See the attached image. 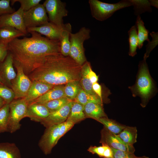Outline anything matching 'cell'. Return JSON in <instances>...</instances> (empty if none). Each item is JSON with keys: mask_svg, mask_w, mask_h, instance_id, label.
<instances>
[{"mask_svg": "<svg viewBox=\"0 0 158 158\" xmlns=\"http://www.w3.org/2000/svg\"><path fill=\"white\" fill-rule=\"evenodd\" d=\"M6 104L3 99L0 97V108Z\"/></svg>", "mask_w": 158, "mask_h": 158, "instance_id": "45", "label": "cell"}, {"mask_svg": "<svg viewBox=\"0 0 158 158\" xmlns=\"http://www.w3.org/2000/svg\"><path fill=\"white\" fill-rule=\"evenodd\" d=\"M151 6H152L158 8V0H149Z\"/></svg>", "mask_w": 158, "mask_h": 158, "instance_id": "44", "label": "cell"}, {"mask_svg": "<svg viewBox=\"0 0 158 158\" xmlns=\"http://www.w3.org/2000/svg\"><path fill=\"white\" fill-rule=\"evenodd\" d=\"M88 77L92 84L97 82L98 80V76L92 70L91 68L88 74Z\"/></svg>", "mask_w": 158, "mask_h": 158, "instance_id": "43", "label": "cell"}, {"mask_svg": "<svg viewBox=\"0 0 158 158\" xmlns=\"http://www.w3.org/2000/svg\"><path fill=\"white\" fill-rule=\"evenodd\" d=\"M50 113L43 104L37 103L28 104L26 117L31 120L41 123L50 114Z\"/></svg>", "mask_w": 158, "mask_h": 158, "instance_id": "17", "label": "cell"}, {"mask_svg": "<svg viewBox=\"0 0 158 158\" xmlns=\"http://www.w3.org/2000/svg\"><path fill=\"white\" fill-rule=\"evenodd\" d=\"M10 0H0V16L11 14L15 11L10 5Z\"/></svg>", "mask_w": 158, "mask_h": 158, "instance_id": "38", "label": "cell"}, {"mask_svg": "<svg viewBox=\"0 0 158 158\" xmlns=\"http://www.w3.org/2000/svg\"><path fill=\"white\" fill-rule=\"evenodd\" d=\"M137 158H149L145 156H143L140 157H137Z\"/></svg>", "mask_w": 158, "mask_h": 158, "instance_id": "46", "label": "cell"}, {"mask_svg": "<svg viewBox=\"0 0 158 158\" xmlns=\"http://www.w3.org/2000/svg\"><path fill=\"white\" fill-rule=\"evenodd\" d=\"M30 87L23 98L28 104L52 88L54 85L37 80L32 81Z\"/></svg>", "mask_w": 158, "mask_h": 158, "instance_id": "16", "label": "cell"}, {"mask_svg": "<svg viewBox=\"0 0 158 158\" xmlns=\"http://www.w3.org/2000/svg\"><path fill=\"white\" fill-rule=\"evenodd\" d=\"M64 26V24L60 27L48 22L39 26L28 28L27 30L28 32H36L50 40L59 41Z\"/></svg>", "mask_w": 158, "mask_h": 158, "instance_id": "14", "label": "cell"}, {"mask_svg": "<svg viewBox=\"0 0 158 158\" xmlns=\"http://www.w3.org/2000/svg\"><path fill=\"white\" fill-rule=\"evenodd\" d=\"M111 148L114 158H137V157L133 153Z\"/></svg>", "mask_w": 158, "mask_h": 158, "instance_id": "39", "label": "cell"}, {"mask_svg": "<svg viewBox=\"0 0 158 158\" xmlns=\"http://www.w3.org/2000/svg\"><path fill=\"white\" fill-rule=\"evenodd\" d=\"M86 118L84 106L73 101L70 113L66 120L71 121L75 124Z\"/></svg>", "mask_w": 158, "mask_h": 158, "instance_id": "24", "label": "cell"}, {"mask_svg": "<svg viewBox=\"0 0 158 158\" xmlns=\"http://www.w3.org/2000/svg\"><path fill=\"white\" fill-rule=\"evenodd\" d=\"M84 112L86 118H90L96 120L103 117H107L103 107V105L90 102L84 106Z\"/></svg>", "mask_w": 158, "mask_h": 158, "instance_id": "21", "label": "cell"}, {"mask_svg": "<svg viewBox=\"0 0 158 158\" xmlns=\"http://www.w3.org/2000/svg\"><path fill=\"white\" fill-rule=\"evenodd\" d=\"M8 52L7 45L0 43V63L5 59Z\"/></svg>", "mask_w": 158, "mask_h": 158, "instance_id": "41", "label": "cell"}, {"mask_svg": "<svg viewBox=\"0 0 158 158\" xmlns=\"http://www.w3.org/2000/svg\"><path fill=\"white\" fill-rule=\"evenodd\" d=\"M41 0H10L13 5L16 2H19L21 8L24 11H27L40 4Z\"/></svg>", "mask_w": 158, "mask_h": 158, "instance_id": "36", "label": "cell"}, {"mask_svg": "<svg viewBox=\"0 0 158 158\" xmlns=\"http://www.w3.org/2000/svg\"><path fill=\"white\" fill-rule=\"evenodd\" d=\"M30 37L16 38L7 45L13 62L23 69L28 76L39 66L47 56L60 53L59 40H50L34 32Z\"/></svg>", "mask_w": 158, "mask_h": 158, "instance_id": "1", "label": "cell"}, {"mask_svg": "<svg viewBox=\"0 0 158 158\" xmlns=\"http://www.w3.org/2000/svg\"><path fill=\"white\" fill-rule=\"evenodd\" d=\"M61 123L46 128L38 142V145L43 153L50 154L52 149L57 143V139Z\"/></svg>", "mask_w": 158, "mask_h": 158, "instance_id": "10", "label": "cell"}, {"mask_svg": "<svg viewBox=\"0 0 158 158\" xmlns=\"http://www.w3.org/2000/svg\"><path fill=\"white\" fill-rule=\"evenodd\" d=\"M0 158H21L20 150L14 143H0Z\"/></svg>", "mask_w": 158, "mask_h": 158, "instance_id": "22", "label": "cell"}, {"mask_svg": "<svg viewBox=\"0 0 158 158\" xmlns=\"http://www.w3.org/2000/svg\"><path fill=\"white\" fill-rule=\"evenodd\" d=\"M23 18L27 29L39 26L49 22L45 9L43 4H40L24 11Z\"/></svg>", "mask_w": 158, "mask_h": 158, "instance_id": "9", "label": "cell"}, {"mask_svg": "<svg viewBox=\"0 0 158 158\" xmlns=\"http://www.w3.org/2000/svg\"><path fill=\"white\" fill-rule=\"evenodd\" d=\"M87 151L93 154H96L100 157L110 158L113 157L112 152L110 147L102 144L99 146H90Z\"/></svg>", "mask_w": 158, "mask_h": 158, "instance_id": "31", "label": "cell"}, {"mask_svg": "<svg viewBox=\"0 0 158 158\" xmlns=\"http://www.w3.org/2000/svg\"><path fill=\"white\" fill-rule=\"evenodd\" d=\"M145 60L140 65V72L135 88V91L142 99L141 105L144 107L153 88V83L150 75Z\"/></svg>", "mask_w": 158, "mask_h": 158, "instance_id": "5", "label": "cell"}, {"mask_svg": "<svg viewBox=\"0 0 158 158\" xmlns=\"http://www.w3.org/2000/svg\"><path fill=\"white\" fill-rule=\"evenodd\" d=\"M13 65L16 68L17 73L11 82V88L14 93L15 99L23 98L29 90L32 81L20 66L14 62Z\"/></svg>", "mask_w": 158, "mask_h": 158, "instance_id": "8", "label": "cell"}, {"mask_svg": "<svg viewBox=\"0 0 158 158\" xmlns=\"http://www.w3.org/2000/svg\"><path fill=\"white\" fill-rule=\"evenodd\" d=\"M63 85L54 86L39 97L30 102L43 104L49 102L65 97Z\"/></svg>", "mask_w": 158, "mask_h": 158, "instance_id": "18", "label": "cell"}, {"mask_svg": "<svg viewBox=\"0 0 158 158\" xmlns=\"http://www.w3.org/2000/svg\"><path fill=\"white\" fill-rule=\"evenodd\" d=\"M82 89L80 80L69 82L64 86L65 97L73 101Z\"/></svg>", "mask_w": 158, "mask_h": 158, "instance_id": "28", "label": "cell"}, {"mask_svg": "<svg viewBox=\"0 0 158 158\" xmlns=\"http://www.w3.org/2000/svg\"><path fill=\"white\" fill-rule=\"evenodd\" d=\"M73 101L84 106L86 104L93 102L103 105V101L97 95L89 94L83 89L79 92Z\"/></svg>", "mask_w": 158, "mask_h": 158, "instance_id": "29", "label": "cell"}, {"mask_svg": "<svg viewBox=\"0 0 158 158\" xmlns=\"http://www.w3.org/2000/svg\"><path fill=\"white\" fill-rule=\"evenodd\" d=\"M13 65V58L9 52L0 63V81L3 85L10 88L11 82L16 75Z\"/></svg>", "mask_w": 158, "mask_h": 158, "instance_id": "13", "label": "cell"}, {"mask_svg": "<svg viewBox=\"0 0 158 158\" xmlns=\"http://www.w3.org/2000/svg\"><path fill=\"white\" fill-rule=\"evenodd\" d=\"M28 103L23 98L14 99L9 104V116L8 131L13 133L21 127L20 121L26 117Z\"/></svg>", "mask_w": 158, "mask_h": 158, "instance_id": "6", "label": "cell"}, {"mask_svg": "<svg viewBox=\"0 0 158 158\" xmlns=\"http://www.w3.org/2000/svg\"><path fill=\"white\" fill-rule=\"evenodd\" d=\"M9 116V104H5L0 108V134L8 132Z\"/></svg>", "mask_w": 158, "mask_h": 158, "instance_id": "32", "label": "cell"}, {"mask_svg": "<svg viewBox=\"0 0 158 158\" xmlns=\"http://www.w3.org/2000/svg\"><path fill=\"white\" fill-rule=\"evenodd\" d=\"M72 101L65 97L56 99L42 104L44 105L50 113L58 110Z\"/></svg>", "mask_w": 158, "mask_h": 158, "instance_id": "34", "label": "cell"}, {"mask_svg": "<svg viewBox=\"0 0 158 158\" xmlns=\"http://www.w3.org/2000/svg\"><path fill=\"white\" fill-rule=\"evenodd\" d=\"M135 25L138 30L137 36L138 39V47L140 49L143 45L145 41L149 42L150 41L148 38L149 31L145 27L144 23L141 19L140 16H138Z\"/></svg>", "mask_w": 158, "mask_h": 158, "instance_id": "27", "label": "cell"}, {"mask_svg": "<svg viewBox=\"0 0 158 158\" xmlns=\"http://www.w3.org/2000/svg\"><path fill=\"white\" fill-rule=\"evenodd\" d=\"M0 84H3L1 83V81H0Z\"/></svg>", "mask_w": 158, "mask_h": 158, "instance_id": "47", "label": "cell"}, {"mask_svg": "<svg viewBox=\"0 0 158 158\" xmlns=\"http://www.w3.org/2000/svg\"><path fill=\"white\" fill-rule=\"evenodd\" d=\"M92 17L100 21L105 20L117 11L132 6L130 0H123L115 4H109L97 0L88 1Z\"/></svg>", "mask_w": 158, "mask_h": 158, "instance_id": "4", "label": "cell"}, {"mask_svg": "<svg viewBox=\"0 0 158 158\" xmlns=\"http://www.w3.org/2000/svg\"><path fill=\"white\" fill-rule=\"evenodd\" d=\"M91 68L90 63L87 61L81 66L80 83L83 90L85 92L90 95H97L92 89L93 84L88 76L89 70Z\"/></svg>", "mask_w": 158, "mask_h": 158, "instance_id": "20", "label": "cell"}, {"mask_svg": "<svg viewBox=\"0 0 158 158\" xmlns=\"http://www.w3.org/2000/svg\"><path fill=\"white\" fill-rule=\"evenodd\" d=\"M110 158H114L113 157H112Z\"/></svg>", "mask_w": 158, "mask_h": 158, "instance_id": "48", "label": "cell"}, {"mask_svg": "<svg viewBox=\"0 0 158 158\" xmlns=\"http://www.w3.org/2000/svg\"><path fill=\"white\" fill-rule=\"evenodd\" d=\"M100 143L117 150L133 153L135 151L133 145L126 144L117 135L111 133L104 127L101 131Z\"/></svg>", "mask_w": 158, "mask_h": 158, "instance_id": "12", "label": "cell"}, {"mask_svg": "<svg viewBox=\"0 0 158 158\" xmlns=\"http://www.w3.org/2000/svg\"><path fill=\"white\" fill-rule=\"evenodd\" d=\"M26 35L25 34L15 28L10 27L0 28V43L6 45L16 38Z\"/></svg>", "mask_w": 158, "mask_h": 158, "instance_id": "19", "label": "cell"}, {"mask_svg": "<svg viewBox=\"0 0 158 158\" xmlns=\"http://www.w3.org/2000/svg\"></svg>", "mask_w": 158, "mask_h": 158, "instance_id": "49", "label": "cell"}, {"mask_svg": "<svg viewBox=\"0 0 158 158\" xmlns=\"http://www.w3.org/2000/svg\"><path fill=\"white\" fill-rule=\"evenodd\" d=\"M152 39L151 41H149L146 45V51L144 56V59L146 60L148 57L150 52L158 44V32H152L150 33Z\"/></svg>", "mask_w": 158, "mask_h": 158, "instance_id": "37", "label": "cell"}, {"mask_svg": "<svg viewBox=\"0 0 158 158\" xmlns=\"http://www.w3.org/2000/svg\"><path fill=\"white\" fill-rule=\"evenodd\" d=\"M137 29L135 25L132 26L128 33L129 46V54L134 56L136 54V50L138 45V39Z\"/></svg>", "mask_w": 158, "mask_h": 158, "instance_id": "30", "label": "cell"}, {"mask_svg": "<svg viewBox=\"0 0 158 158\" xmlns=\"http://www.w3.org/2000/svg\"><path fill=\"white\" fill-rule=\"evenodd\" d=\"M0 97L6 104H9L15 99V95L12 90L3 84H0Z\"/></svg>", "mask_w": 158, "mask_h": 158, "instance_id": "35", "label": "cell"}, {"mask_svg": "<svg viewBox=\"0 0 158 158\" xmlns=\"http://www.w3.org/2000/svg\"><path fill=\"white\" fill-rule=\"evenodd\" d=\"M92 88L94 92L102 100L101 86L98 83L92 84Z\"/></svg>", "mask_w": 158, "mask_h": 158, "instance_id": "42", "label": "cell"}, {"mask_svg": "<svg viewBox=\"0 0 158 158\" xmlns=\"http://www.w3.org/2000/svg\"><path fill=\"white\" fill-rule=\"evenodd\" d=\"M134 7V13L140 16L146 11L151 12L152 9L149 0H130Z\"/></svg>", "mask_w": 158, "mask_h": 158, "instance_id": "33", "label": "cell"}, {"mask_svg": "<svg viewBox=\"0 0 158 158\" xmlns=\"http://www.w3.org/2000/svg\"><path fill=\"white\" fill-rule=\"evenodd\" d=\"M71 32L72 27L71 24L69 23L64 24L59 40L60 53L64 56H67L69 55L70 48L69 35Z\"/></svg>", "mask_w": 158, "mask_h": 158, "instance_id": "23", "label": "cell"}, {"mask_svg": "<svg viewBox=\"0 0 158 158\" xmlns=\"http://www.w3.org/2000/svg\"><path fill=\"white\" fill-rule=\"evenodd\" d=\"M74 124H75L72 122L66 120L61 123L57 139V142L59 139L69 130Z\"/></svg>", "mask_w": 158, "mask_h": 158, "instance_id": "40", "label": "cell"}, {"mask_svg": "<svg viewBox=\"0 0 158 158\" xmlns=\"http://www.w3.org/2000/svg\"><path fill=\"white\" fill-rule=\"evenodd\" d=\"M81 66L69 56L60 53L47 56L42 63L28 75L31 81H41L54 86L80 80Z\"/></svg>", "mask_w": 158, "mask_h": 158, "instance_id": "2", "label": "cell"}, {"mask_svg": "<svg viewBox=\"0 0 158 158\" xmlns=\"http://www.w3.org/2000/svg\"><path fill=\"white\" fill-rule=\"evenodd\" d=\"M96 121L102 124L104 128L109 132L116 135L119 134L126 126L107 117L100 118Z\"/></svg>", "mask_w": 158, "mask_h": 158, "instance_id": "26", "label": "cell"}, {"mask_svg": "<svg viewBox=\"0 0 158 158\" xmlns=\"http://www.w3.org/2000/svg\"><path fill=\"white\" fill-rule=\"evenodd\" d=\"M90 32L89 29L83 27L77 32H71L69 35L70 48L69 56L81 66L87 61L84 43L90 37Z\"/></svg>", "mask_w": 158, "mask_h": 158, "instance_id": "3", "label": "cell"}, {"mask_svg": "<svg viewBox=\"0 0 158 158\" xmlns=\"http://www.w3.org/2000/svg\"><path fill=\"white\" fill-rule=\"evenodd\" d=\"M117 136L125 143L131 145L137 142V130L136 127L126 126Z\"/></svg>", "mask_w": 158, "mask_h": 158, "instance_id": "25", "label": "cell"}, {"mask_svg": "<svg viewBox=\"0 0 158 158\" xmlns=\"http://www.w3.org/2000/svg\"><path fill=\"white\" fill-rule=\"evenodd\" d=\"M73 101L69 102L59 110L50 113L40 123L46 128L61 123L66 121L70 113Z\"/></svg>", "mask_w": 158, "mask_h": 158, "instance_id": "15", "label": "cell"}, {"mask_svg": "<svg viewBox=\"0 0 158 158\" xmlns=\"http://www.w3.org/2000/svg\"><path fill=\"white\" fill-rule=\"evenodd\" d=\"M24 12L20 7L13 13L1 16L0 28L5 26L12 27L20 31L26 35L28 32L24 23Z\"/></svg>", "mask_w": 158, "mask_h": 158, "instance_id": "11", "label": "cell"}, {"mask_svg": "<svg viewBox=\"0 0 158 158\" xmlns=\"http://www.w3.org/2000/svg\"><path fill=\"white\" fill-rule=\"evenodd\" d=\"M42 4L48 15L49 21L57 26H63V18L68 13L66 3L60 0H46Z\"/></svg>", "mask_w": 158, "mask_h": 158, "instance_id": "7", "label": "cell"}]
</instances>
